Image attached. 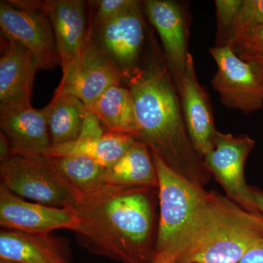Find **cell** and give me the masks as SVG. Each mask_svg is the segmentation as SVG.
Wrapping results in <instances>:
<instances>
[{
    "mask_svg": "<svg viewBox=\"0 0 263 263\" xmlns=\"http://www.w3.org/2000/svg\"><path fill=\"white\" fill-rule=\"evenodd\" d=\"M149 38L146 60L124 79L134 100L138 140L177 174L203 186L212 175L190 141L181 98L160 46Z\"/></svg>",
    "mask_w": 263,
    "mask_h": 263,
    "instance_id": "1",
    "label": "cell"
},
{
    "mask_svg": "<svg viewBox=\"0 0 263 263\" xmlns=\"http://www.w3.org/2000/svg\"><path fill=\"white\" fill-rule=\"evenodd\" d=\"M152 188L105 184L79 193L71 207L79 219L81 245L97 255L122 263H149L153 245Z\"/></svg>",
    "mask_w": 263,
    "mask_h": 263,
    "instance_id": "2",
    "label": "cell"
},
{
    "mask_svg": "<svg viewBox=\"0 0 263 263\" xmlns=\"http://www.w3.org/2000/svg\"><path fill=\"white\" fill-rule=\"evenodd\" d=\"M262 238V216L206 191L174 249L162 256L178 263H238Z\"/></svg>",
    "mask_w": 263,
    "mask_h": 263,
    "instance_id": "3",
    "label": "cell"
},
{
    "mask_svg": "<svg viewBox=\"0 0 263 263\" xmlns=\"http://www.w3.org/2000/svg\"><path fill=\"white\" fill-rule=\"evenodd\" d=\"M2 186L18 196L56 208L75 205L79 193L46 155H13L0 164Z\"/></svg>",
    "mask_w": 263,
    "mask_h": 263,
    "instance_id": "4",
    "label": "cell"
},
{
    "mask_svg": "<svg viewBox=\"0 0 263 263\" xmlns=\"http://www.w3.org/2000/svg\"><path fill=\"white\" fill-rule=\"evenodd\" d=\"M152 155L158 177L160 200L155 254L165 255L177 243L206 190L177 174L155 154Z\"/></svg>",
    "mask_w": 263,
    "mask_h": 263,
    "instance_id": "5",
    "label": "cell"
},
{
    "mask_svg": "<svg viewBox=\"0 0 263 263\" xmlns=\"http://www.w3.org/2000/svg\"><path fill=\"white\" fill-rule=\"evenodd\" d=\"M0 29L2 37L16 41L34 55L41 70L61 66L45 1L0 2Z\"/></svg>",
    "mask_w": 263,
    "mask_h": 263,
    "instance_id": "6",
    "label": "cell"
},
{
    "mask_svg": "<svg viewBox=\"0 0 263 263\" xmlns=\"http://www.w3.org/2000/svg\"><path fill=\"white\" fill-rule=\"evenodd\" d=\"M217 65L212 80L222 105L249 114L263 107V79L252 62L237 56L230 45L210 48Z\"/></svg>",
    "mask_w": 263,
    "mask_h": 263,
    "instance_id": "7",
    "label": "cell"
},
{
    "mask_svg": "<svg viewBox=\"0 0 263 263\" xmlns=\"http://www.w3.org/2000/svg\"><path fill=\"white\" fill-rule=\"evenodd\" d=\"M256 142L247 135L235 137L218 131L214 148L203 157L208 171L220 183L227 197L248 212L261 216L245 180V164Z\"/></svg>",
    "mask_w": 263,
    "mask_h": 263,
    "instance_id": "8",
    "label": "cell"
},
{
    "mask_svg": "<svg viewBox=\"0 0 263 263\" xmlns=\"http://www.w3.org/2000/svg\"><path fill=\"white\" fill-rule=\"evenodd\" d=\"M89 29L97 46L120 69L124 79L139 67L146 34L139 2L133 0L111 20Z\"/></svg>",
    "mask_w": 263,
    "mask_h": 263,
    "instance_id": "9",
    "label": "cell"
},
{
    "mask_svg": "<svg viewBox=\"0 0 263 263\" xmlns=\"http://www.w3.org/2000/svg\"><path fill=\"white\" fill-rule=\"evenodd\" d=\"M124 80L122 71L97 46L89 29L82 53L62 76L54 95H72L91 108L108 88Z\"/></svg>",
    "mask_w": 263,
    "mask_h": 263,
    "instance_id": "10",
    "label": "cell"
},
{
    "mask_svg": "<svg viewBox=\"0 0 263 263\" xmlns=\"http://www.w3.org/2000/svg\"><path fill=\"white\" fill-rule=\"evenodd\" d=\"M143 4L148 20L160 36L164 60L179 95L190 53L184 10L179 3L170 0H146Z\"/></svg>",
    "mask_w": 263,
    "mask_h": 263,
    "instance_id": "11",
    "label": "cell"
},
{
    "mask_svg": "<svg viewBox=\"0 0 263 263\" xmlns=\"http://www.w3.org/2000/svg\"><path fill=\"white\" fill-rule=\"evenodd\" d=\"M79 220L71 208L48 206L22 200L0 186V224L8 230L37 235H48L53 230L75 231Z\"/></svg>",
    "mask_w": 263,
    "mask_h": 263,
    "instance_id": "12",
    "label": "cell"
},
{
    "mask_svg": "<svg viewBox=\"0 0 263 263\" xmlns=\"http://www.w3.org/2000/svg\"><path fill=\"white\" fill-rule=\"evenodd\" d=\"M0 106L31 105L34 76L41 70L34 55L16 41L0 38Z\"/></svg>",
    "mask_w": 263,
    "mask_h": 263,
    "instance_id": "13",
    "label": "cell"
},
{
    "mask_svg": "<svg viewBox=\"0 0 263 263\" xmlns=\"http://www.w3.org/2000/svg\"><path fill=\"white\" fill-rule=\"evenodd\" d=\"M0 128L13 155H46L52 146L45 108L0 106Z\"/></svg>",
    "mask_w": 263,
    "mask_h": 263,
    "instance_id": "14",
    "label": "cell"
},
{
    "mask_svg": "<svg viewBox=\"0 0 263 263\" xmlns=\"http://www.w3.org/2000/svg\"><path fill=\"white\" fill-rule=\"evenodd\" d=\"M45 9L54 32L64 76L80 57L89 37L86 3L81 0H46Z\"/></svg>",
    "mask_w": 263,
    "mask_h": 263,
    "instance_id": "15",
    "label": "cell"
},
{
    "mask_svg": "<svg viewBox=\"0 0 263 263\" xmlns=\"http://www.w3.org/2000/svg\"><path fill=\"white\" fill-rule=\"evenodd\" d=\"M179 96L190 141L203 160L214 148L218 130L214 124L209 96L197 80L191 53L189 55L186 76Z\"/></svg>",
    "mask_w": 263,
    "mask_h": 263,
    "instance_id": "16",
    "label": "cell"
},
{
    "mask_svg": "<svg viewBox=\"0 0 263 263\" xmlns=\"http://www.w3.org/2000/svg\"><path fill=\"white\" fill-rule=\"evenodd\" d=\"M1 260L18 263H67L56 240L8 230L0 233Z\"/></svg>",
    "mask_w": 263,
    "mask_h": 263,
    "instance_id": "17",
    "label": "cell"
},
{
    "mask_svg": "<svg viewBox=\"0 0 263 263\" xmlns=\"http://www.w3.org/2000/svg\"><path fill=\"white\" fill-rule=\"evenodd\" d=\"M107 184L158 188V177L149 148L136 140L124 155L107 168Z\"/></svg>",
    "mask_w": 263,
    "mask_h": 263,
    "instance_id": "18",
    "label": "cell"
},
{
    "mask_svg": "<svg viewBox=\"0 0 263 263\" xmlns=\"http://www.w3.org/2000/svg\"><path fill=\"white\" fill-rule=\"evenodd\" d=\"M90 108L106 133L129 135L138 139L134 100L128 88L122 84L110 86Z\"/></svg>",
    "mask_w": 263,
    "mask_h": 263,
    "instance_id": "19",
    "label": "cell"
},
{
    "mask_svg": "<svg viewBox=\"0 0 263 263\" xmlns=\"http://www.w3.org/2000/svg\"><path fill=\"white\" fill-rule=\"evenodd\" d=\"M136 140L129 135L106 133L98 138L78 139L52 146L46 156H84L108 168L124 155Z\"/></svg>",
    "mask_w": 263,
    "mask_h": 263,
    "instance_id": "20",
    "label": "cell"
},
{
    "mask_svg": "<svg viewBox=\"0 0 263 263\" xmlns=\"http://www.w3.org/2000/svg\"><path fill=\"white\" fill-rule=\"evenodd\" d=\"M45 110L52 146L79 139L87 110V106L79 99L72 95H54Z\"/></svg>",
    "mask_w": 263,
    "mask_h": 263,
    "instance_id": "21",
    "label": "cell"
},
{
    "mask_svg": "<svg viewBox=\"0 0 263 263\" xmlns=\"http://www.w3.org/2000/svg\"><path fill=\"white\" fill-rule=\"evenodd\" d=\"M49 157L57 172L79 193H90L106 184V167L89 157L84 156Z\"/></svg>",
    "mask_w": 263,
    "mask_h": 263,
    "instance_id": "22",
    "label": "cell"
},
{
    "mask_svg": "<svg viewBox=\"0 0 263 263\" xmlns=\"http://www.w3.org/2000/svg\"><path fill=\"white\" fill-rule=\"evenodd\" d=\"M262 25L263 0H243L232 26L229 43Z\"/></svg>",
    "mask_w": 263,
    "mask_h": 263,
    "instance_id": "23",
    "label": "cell"
},
{
    "mask_svg": "<svg viewBox=\"0 0 263 263\" xmlns=\"http://www.w3.org/2000/svg\"><path fill=\"white\" fill-rule=\"evenodd\" d=\"M243 0H216L215 1L217 18L216 47L227 46L229 43L230 31Z\"/></svg>",
    "mask_w": 263,
    "mask_h": 263,
    "instance_id": "24",
    "label": "cell"
},
{
    "mask_svg": "<svg viewBox=\"0 0 263 263\" xmlns=\"http://www.w3.org/2000/svg\"><path fill=\"white\" fill-rule=\"evenodd\" d=\"M237 56L247 62H263V25L230 41Z\"/></svg>",
    "mask_w": 263,
    "mask_h": 263,
    "instance_id": "25",
    "label": "cell"
},
{
    "mask_svg": "<svg viewBox=\"0 0 263 263\" xmlns=\"http://www.w3.org/2000/svg\"><path fill=\"white\" fill-rule=\"evenodd\" d=\"M133 0H100L91 2L95 7L92 20L90 21V29H95L111 20L122 10L131 4Z\"/></svg>",
    "mask_w": 263,
    "mask_h": 263,
    "instance_id": "26",
    "label": "cell"
},
{
    "mask_svg": "<svg viewBox=\"0 0 263 263\" xmlns=\"http://www.w3.org/2000/svg\"><path fill=\"white\" fill-rule=\"evenodd\" d=\"M106 133L98 116L87 107L79 139H93L103 137ZM78 140V139H77Z\"/></svg>",
    "mask_w": 263,
    "mask_h": 263,
    "instance_id": "27",
    "label": "cell"
},
{
    "mask_svg": "<svg viewBox=\"0 0 263 263\" xmlns=\"http://www.w3.org/2000/svg\"><path fill=\"white\" fill-rule=\"evenodd\" d=\"M238 263H263V238L257 240Z\"/></svg>",
    "mask_w": 263,
    "mask_h": 263,
    "instance_id": "28",
    "label": "cell"
},
{
    "mask_svg": "<svg viewBox=\"0 0 263 263\" xmlns=\"http://www.w3.org/2000/svg\"><path fill=\"white\" fill-rule=\"evenodd\" d=\"M11 148L8 140L3 133H0V161L6 160L11 157Z\"/></svg>",
    "mask_w": 263,
    "mask_h": 263,
    "instance_id": "29",
    "label": "cell"
},
{
    "mask_svg": "<svg viewBox=\"0 0 263 263\" xmlns=\"http://www.w3.org/2000/svg\"><path fill=\"white\" fill-rule=\"evenodd\" d=\"M252 194L256 207L263 217V192L257 189L252 188Z\"/></svg>",
    "mask_w": 263,
    "mask_h": 263,
    "instance_id": "30",
    "label": "cell"
},
{
    "mask_svg": "<svg viewBox=\"0 0 263 263\" xmlns=\"http://www.w3.org/2000/svg\"><path fill=\"white\" fill-rule=\"evenodd\" d=\"M149 263H178L176 259L171 258V257H165V256L157 255L155 254L153 259Z\"/></svg>",
    "mask_w": 263,
    "mask_h": 263,
    "instance_id": "31",
    "label": "cell"
},
{
    "mask_svg": "<svg viewBox=\"0 0 263 263\" xmlns=\"http://www.w3.org/2000/svg\"><path fill=\"white\" fill-rule=\"evenodd\" d=\"M252 62V64L254 65V67H256L257 71L259 73V75L261 76V77L263 79V62Z\"/></svg>",
    "mask_w": 263,
    "mask_h": 263,
    "instance_id": "32",
    "label": "cell"
},
{
    "mask_svg": "<svg viewBox=\"0 0 263 263\" xmlns=\"http://www.w3.org/2000/svg\"><path fill=\"white\" fill-rule=\"evenodd\" d=\"M0 263H18V262H9V261L1 260V262H0Z\"/></svg>",
    "mask_w": 263,
    "mask_h": 263,
    "instance_id": "33",
    "label": "cell"
}]
</instances>
